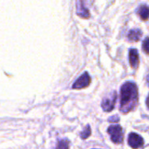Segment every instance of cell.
I'll list each match as a JSON object with an SVG mask.
<instances>
[{"label": "cell", "instance_id": "11", "mask_svg": "<svg viewBox=\"0 0 149 149\" xmlns=\"http://www.w3.org/2000/svg\"><path fill=\"white\" fill-rule=\"evenodd\" d=\"M68 146H69V142H68V141L66 139L61 140V141H58L57 149H69Z\"/></svg>", "mask_w": 149, "mask_h": 149}, {"label": "cell", "instance_id": "8", "mask_svg": "<svg viewBox=\"0 0 149 149\" xmlns=\"http://www.w3.org/2000/svg\"><path fill=\"white\" fill-rule=\"evenodd\" d=\"M137 13L142 20H148L149 18V7L145 4L139 6Z\"/></svg>", "mask_w": 149, "mask_h": 149}, {"label": "cell", "instance_id": "12", "mask_svg": "<svg viewBox=\"0 0 149 149\" xmlns=\"http://www.w3.org/2000/svg\"><path fill=\"white\" fill-rule=\"evenodd\" d=\"M142 49L145 53L149 54V38H146L142 43Z\"/></svg>", "mask_w": 149, "mask_h": 149}, {"label": "cell", "instance_id": "10", "mask_svg": "<svg viewBox=\"0 0 149 149\" xmlns=\"http://www.w3.org/2000/svg\"><path fill=\"white\" fill-rule=\"evenodd\" d=\"M90 135H91V127H90L89 125H87V126L86 127V128L81 132L80 137H81L82 139L85 140V139H87Z\"/></svg>", "mask_w": 149, "mask_h": 149}, {"label": "cell", "instance_id": "9", "mask_svg": "<svg viewBox=\"0 0 149 149\" xmlns=\"http://www.w3.org/2000/svg\"><path fill=\"white\" fill-rule=\"evenodd\" d=\"M141 35H142V31L140 30V29H134V30H131L127 35V38L128 40L130 41H139L140 38H141Z\"/></svg>", "mask_w": 149, "mask_h": 149}, {"label": "cell", "instance_id": "3", "mask_svg": "<svg viewBox=\"0 0 149 149\" xmlns=\"http://www.w3.org/2000/svg\"><path fill=\"white\" fill-rule=\"evenodd\" d=\"M117 99V93L116 92H112L109 94H107L101 102V107L105 112H111L114 108L115 101Z\"/></svg>", "mask_w": 149, "mask_h": 149}, {"label": "cell", "instance_id": "5", "mask_svg": "<svg viewBox=\"0 0 149 149\" xmlns=\"http://www.w3.org/2000/svg\"><path fill=\"white\" fill-rule=\"evenodd\" d=\"M128 145L134 149L140 148L144 145V141L141 136L135 133H131L128 136Z\"/></svg>", "mask_w": 149, "mask_h": 149}, {"label": "cell", "instance_id": "6", "mask_svg": "<svg viewBox=\"0 0 149 149\" xmlns=\"http://www.w3.org/2000/svg\"><path fill=\"white\" fill-rule=\"evenodd\" d=\"M129 62L130 65L136 69L139 65L140 59H139V53L136 49H130L129 51Z\"/></svg>", "mask_w": 149, "mask_h": 149}, {"label": "cell", "instance_id": "14", "mask_svg": "<svg viewBox=\"0 0 149 149\" xmlns=\"http://www.w3.org/2000/svg\"><path fill=\"white\" fill-rule=\"evenodd\" d=\"M148 86H149V75H148Z\"/></svg>", "mask_w": 149, "mask_h": 149}, {"label": "cell", "instance_id": "4", "mask_svg": "<svg viewBox=\"0 0 149 149\" xmlns=\"http://www.w3.org/2000/svg\"><path fill=\"white\" fill-rule=\"evenodd\" d=\"M91 82V78L88 74V72H84L72 85L73 89H82L86 88L90 85Z\"/></svg>", "mask_w": 149, "mask_h": 149}, {"label": "cell", "instance_id": "2", "mask_svg": "<svg viewBox=\"0 0 149 149\" xmlns=\"http://www.w3.org/2000/svg\"><path fill=\"white\" fill-rule=\"evenodd\" d=\"M107 132L113 143L119 144L123 141V130L120 126L119 125L110 126L107 129Z\"/></svg>", "mask_w": 149, "mask_h": 149}, {"label": "cell", "instance_id": "1", "mask_svg": "<svg viewBox=\"0 0 149 149\" xmlns=\"http://www.w3.org/2000/svg\"><path fill=\"white\" fill-rule=\"evenodd\" d=\"M138 102V88L135 83L127 81L120 88V111L127 113L134 110Z\"/></svg>", "mask_w": 149, "mask_h": 149}, {"label": "cell", "instance_id": "13", "mask_svg": "<svg viewBox=\"0 0 149 149\" xmlns=\"http://www.w3.org/2000/svg\"><path fill=\"white\" fill-rule=\"evenodd\" d=\"M147 106L148 107V108H149V94H148V99H147Z\"/></svg>", "mask_w": 149, "mask_h": 149}, {"label": "cell", "instance_id": "7", "mask_svg": "<svg viewBox=\"0 0 149 149\" xmlns=\"http://www.w3.org/2000/svg\"><path fill=\"white\" fill-rule=\"evenodd\" d=\"M77 15L83 18H87L90 16L88 10L84 6V3L81 1L77 2Z\"/></svg>", "mask_w": 149, "mask_h": 149}]
</instances>
